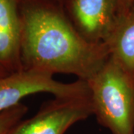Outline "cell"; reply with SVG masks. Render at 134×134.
<instances>
[{"label":"cell","instance_id":"52a82bcc","mask_svg":"<svg viewBox=\"0 0 134 134\" xmlns=\"http://www.w3.org/2000/svg\"><path fill=\"white\" fill-rule=\"evenodd\" d=\"M104 43L110 57L134 75V16L127 14L121 19Z\"/></svg>","mask_w":134,"mask_h":134},{"label":"cell","instance_id":"ba28073f","mask_svg":"<svg viewBox=\"0 0 134 134\" xmlns=\"http://www.w3.org/2000/svg\"><path fill=\"white\" fill-rule=\"evenodd\" d=\"M28 107L20 103L0 113V134H8L10 131L23 119Z\"/></svg>","mask_w":134,"mask_h":134},{"label":"cell","instance_id":"4fadbf2b","mask_svg":"<svg viewBox=\"0 0 134 134\" xmlns=\"http://www.w3.org/2000/svg\"><path fill=\"white\" fill-rule=\"evenodd\" d=\"M127 2H128V3H129V5H130V2H129V1L127 0Z\"/></svg>","mask_w":134,"mask_h":134},{"label":"cell","instance_id":"5b68a950","mask_svg":"<svg viewBox=\"0 0 134 134\" xmlns=\"http://www.w3.org/2000/svg\"><path fill=\"white\" fill-rule=\"evenodd\" d=\"M93 114L90 96L54 97L44 102L32 117L20 121L8 134H64Z\"/></svg>","mask_w":134,"mask_h":134},{"label":"cell","instance_id":"6da1fadb","mask_svg":"<svg viewBox=\"0 0 134 134\" xmlns=\"http://www.w3.org/2000/svg\"><path fill=\"white\" fill-rule=\"evenodd\" d=\"M23 69L67 74L87 81L110 58L105 43H88L54 0H19Z\"/></svg>","mask_w":134,"mask_h":134},{"label":"cell","instance_id":"9c48e42d","mask_svg":"<svg viewBox=\"0 0 134 134\" xmlns=\"http://www.w3.org/2000/svg\"><path fill=\"white\" fill-rule=\"evenodd\" d=\"M9 75V73H8L4 69H2V67L0 66V77L6 76V75Z\"/></svg>","mask_w":134,"mask_h":134},{"label":"cell","instance_id":"8fae6325","mask_svg":"<svg viewBox=\"0 0 134 134\" xmlns=\"http://www.w3.org/2000/svg\"><path fill=\"white\" fill-rule=\"evenodd\" d=\"M54 1L58 2H60V3H61V4H63V3H64V2H65L66 0H54Z\"/></svg>","mask_w":134,"mask_h":134},{"label":"cell","instance_id":"277c9868","mask_svg":"<svg viewBox=\"0 0 134 134\" xmlns=\"http://www.w3.org/2000/svg\"><path fill=\"white\" fill-rule=\"evenodd\" d=\"M39 92L54 97L90 96L87 82L56 81L54 75L37 69H22L0 77V113L20 104L23 98Z\"/></svg>","mask_w":134,"mask_h":134},{"label":"cell","instance_id":"7c38bea8","mask_svg":"<svg viewBox=\"0 0 134 134\" xmlns=\"http://www.w3.org/2000/svg\"><path fill=\"white\" fill-rule=\"evenodd\" d=\"M130 2V6H131V4H132V2H133V0H128Z\"/></svg>","mask_w":134,"mask_h":134},{"label":"cell","instance_id":"30bf717a","mask_svg":"<svg viewBox=\"0 0 134 134\" xmlns=\"http://www.w3.org/2000/svg\"><path fill=\"white\" fill-rule=\"evenodd\" d=\"M128 14L134 16V0H133V2H132V4H131V6H130V8Z\"/></svg>","mask_w":134,"mask_h":134},{"label":"cell","instance_id":"7a4b0ae2","mask_svg":"<svg viewBox=\"0 0 134 134\" xmlns=\"http://www.w3.org/2000/svg\"><path fill=\"white\" fill-rule=\"evenodd\" d=\"M86 82L98 123L111 134H134V75L110 56Z\"/></svg>","mask_w":134,"mask_h":134},{"label":"cell","instance_id":"8992f818","mask_svg":"<svg viewBox=\"0 0 134 134\" xmlns=\"http://www.w3.org/2000/svg\"><path fill=\"white\" fill-rule=\"evenodd\" d=\"M19 0H0V66L8 73L23 69Z\"/></svg>","mask_w":134,"mask_h":134},{"label":"cell","instance_id":"3957f363","mask_svg":"<svg viewBox=\"0 0 134 134\" xmlns=\"http://www.w3.org/2000/svg\"><path fill=\"white\" fill-rule=\"evenodd\" d=\"M63 7L77 33L92 44L105 43L130 10L127 0H66Z\"/></svg>","mask_w":134,"mask_h":134}]
</instances>
